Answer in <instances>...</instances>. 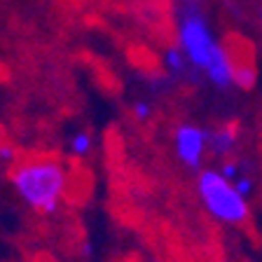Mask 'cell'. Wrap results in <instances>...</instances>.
<instances>
[{"label": "cell", "mask_w": 262, "mask_h": 262, "mask_svg": "<svg viewBox=\"0 0 262 262\" xmlns=\"http://www.w3.org/2000/svg\"><path fill=\"white\" fill-rule=\"evenodd\" d=\"M178 3H183V5H185V3H192V0H178Z\"/></svg>", "instance_id": "14"}, {"label": "cell", "mask_w": 262, "mask_h": 262, "mask_svg": "<svg viewBox=\"0 0 262 262\" xmlns=\"http://www.w3.org/2000/svg\"><path fill=\"white\" fill-rule=\"evenodd\" d=\"M206 77L211 80V84H215L218 89H229L234 87V59L229 56V52L220 45L215 52H213L208 66L204 68Z\"/></svg>", "instance_id": "5"}, {"label": "cell", "mask_w": 262, "mask_h": 262, "mask_svg": "<svg viewBox=\"0 0 262 262\" xmlns=\"http://www.w3.org/2000/svg\"><path fill=\"white\" fill-rule=\"evenodd\" d=\"M220 173H223L225 178H227L229 183H232V180H234L236 176H239V164H236V162H225V164H223V169H220Z\"/></svg>", "instance_id": "12"}, {"label": "cell", "mask_w": 262, "mask_h": 262, "mask_svg": "<svg viewBox=\"0 0 262 262\" xmlns=\"http://www.w3.org/2000/svg\"><path fill=\"white\" fill-rule=\"evenodd\" d=\"M234 84L241 89H253V84H255V71L234 63Z\"/></svg>", "instance_id": "9"}, {"label": "cell", "mask_w": 262, "mask_h": 262, "mask_svg": "<svg viewBox=\"0 0 262 262\" xmlns=\"http://www.w3.org/2000/svg\"><path fill=\"white\" fill-rule=\"evenodd\" d=\"M164 66H166L173 75H183V73H185L187 59H185V54L180 52V47H169L164 52Z\"/></svg>", "instance_id": "7"}, {"label": "cell", "mask_w": 262, "mask_h": 262, "mask_svg": "<svg viewBox=\"0 0 262 262\" xmlns=\"http://www.w3.org/2000/svg\"><path fill=\"white\" fill-rule=\"evenodd\" d=\"M12 185L16 194L35 213L49 215L59 208L61 196L66 192V169L56 159H28L14 166Z\"/></svg>", "instance_id": "1"}, {"label": "cell", "mask_w": 262, "mask_h": 262, "mask_svg": "<svg viewBox=\"0 0 262 262\" xmlns=\"http://www.w3.org/2000/svg\"><path fill=\"white\" fill-rule=\"evenodd\" d=\"M208 145L215 155H227L236 145V131L232 126H223L218 131H208Z\"/></svg>", "instance_id": "6"}, {"label": "cell", "mask_w": 262, "mask_h": 262, "mask_svg": "<svg viewBox=\"0 0 262 262\" xmlns=\"http://www.w3.org/2000/svg\"><path fill=\"white\" fill-rule=\"evenodd\" d=\"M178 47L185 54L187 63H192L196 71H204L211 61L213 52L220 47V42L213 35L211 24L206 21L204 12L199 10L194 0L185 3L178 21Z\"/></svg>", "instance_id": "3"}, {"label": "cell", "mask_w": 262, "mask_h": 262, "mask_svg": "<svg viewBox=\"0 0 262 262\" xmlns=\"http://www.w3.org/2000/svg\"><path fill=\"white\" fill-rule=\"evenodd\" d=\"M208 145V131L196 124H178L173 131L176 155L187 169L196 171L204 162V152Z\"/></svg>", "instance_id": "4"}, {"label": "cell", "mask_w": 262, "mask_h": 262, "mask_svg": "<svg viewBox=\"0 0 262 262\" xmlns=\"http://www.w3.org/2000/svg\"><path fill=\"white\" fill-rule=\"evenodd\" d=\"M196 192H199V199L204 202L206 211L220 223L244 225L248 220V215H251L248 199H244L232 187V183L215 169H206L199 173Z\"/></svg>", "instance_id": "2"}, {"label": "cell", "mask_w": 262, "mask_h": 262, "mask_svg": "<svg viewBox=\"0 0 262 262\" xmlns=\"http://www.w3.org/2000/svg\"><path fill=\"white\" fill-rule=\"evenodd\" d=\"M0 159H5V162H12L14 159V150L10 145H0Z\"/></svg>", "instance_id": "13"}, {"label": "cell", "mask_w": 262, "mask_h": 262, "mask_svg": "<svg viewBox=\"0 0 262 262\" xmlns=\"http://www.w3.org/2000/svg\"><path fill=\"white\" fill-rule=\"evenodd\" d=\"M232 187H234V190L239 192L244 199H248V196H251V192H253V180L248 178V176H241L239 173L234 180H232Z\"/></svg>", "instance_id": "10"}, {"label": "cell", "mask_w": 262, "mask_h": 262, "mask_svg": "<svg viewBox=\"0 0 262 262\" xmlns=\"http://www.w3.org/2000/svg\"><path fill=\"white\" fill-rule=\"evenodd\" d=\"M134 115H136V120L147 122L150 115H152V103H150V101H136V103H134Z\"/></svg>", "instance_id": "11"}, {"label": "cell", "mask_w": 262, "mask_h": 262, "mask_svg": "<svg viewBox=\"0 0 262 262\" xmlns=\"http://www.w3.org/2000/svg\"><path fill=\"white\" fill-rule=\"evenodd\" d=\"M92 147H94V138L89 131H77V134H73L71 152L75 155V157H87V155L92 152Z\"/></svg>", "instance_id": "8"}]
</instances>
